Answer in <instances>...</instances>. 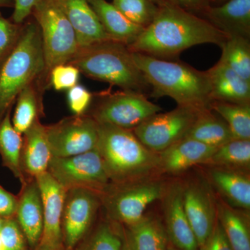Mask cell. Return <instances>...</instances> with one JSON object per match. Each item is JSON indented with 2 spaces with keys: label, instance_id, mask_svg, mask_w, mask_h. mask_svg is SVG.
Listing matches in <instances>:
<instances>
[{
  "label": "cell",
  "instance_id": "836d02e7",
  "mask_svg": "<svg viewBox=\"0 0 250 250\" xmlns=\"http://www.w3.org/2000/svg\"><path fill=\"white\" fill-rule=\"evenodd\" d=\"M0 237L4 250H27V239L15 217L3 218Z\"/></svg>",
  "mask_w": 250,
  "mask_h": 250
},
{
  "label": "cell",
  "instance_id": "60d3db41",
  "mask_svg": "<svg viewBox=\"0 0 250 250\" xmlns=\"http://www.w3.org/2000/svg\"><path fill=\"white\" fill-rule=\"evenodd\" d=\"M39 0H14V11L12 21L16 24H22L29 15L32 14L34 6Z\"/></svg>",
  "mask_w": 250,
  "mask_h": 250
},
{
  "label": "cell",
  "instance_id": "ba28073f",
  "mask_svg": "<svg viewBox=\"0 0 250 250\" xmlns=\"http://www.w3.org/2000/svg\"><path fill=\"white\" fill-rule=\"evenodd\" d=\"M165 187L159 182L111 184L101 195L102 206L111 221L130 227L140 221L148 206L161 198Z\"/></svg>",
  "mask_w": 250,
  "mask_h": 250
},
{
  "label": "cell",
  "instance_id": "f35d334b",
  "mask_svg": "<svg viewBox=\"0 0 250 250\" xmlns=\"http://www.w3.org/2000/svg\"><path fill=\"white\" fill-rule=\"evenodd\" d=\"M156 4L165 3L173 5L194 14L205 13L210 6V0H153Z\"/></svg>",
  "mask_w": 250,
  "mask_h": 250
},
{
  "label": "cell",
  "instance_id": "7bdbcfd3",
  "mask_svg": "<svg viewBox=\"0 0 250 250\" xmlns=\"http://www.w3.org/2000/svg\"><path fill=\"white\" fill-rule=\"evenodd\" d=\"M33 250H66L64 246L61 247H51L45 245L39 244Z\"/></svg>",
  "mask_w": 250,
  "mask_h": 250
},
{
  "label": "cell",
  "instance_id": "6da1fadb",
  "mask_svg": "<svg viewBox=\"0 0 250 250\" xmlns=\"http://www.w3.org/2000/svg\"><path fill=\"white\" fill-rule=\"evenodd\" d=\"M228 37L196 14L161 3L152 22L128 47L133 52L174 60L193 46L210 43L220 47Z\"/></svg>",
  "mask_w": 250,
  "mask_h": 250
},
{
  "label": "cell",
  "instance_id": "7c38bea8",
  "mask_svg": "<svg viewBox=\"0 0 250 250\" xmlns=\"http://www.w3.org/2000/svg\"><path fill=\"white\" fill-rule=\"evenodd\" d=\"M102 206L101 195L84 188L67 190L62 209V242L73 250L89 231Z\"/></svg>",
  "mask_w": 250,
  "mask_h": 250
},
{
  "label": "cell",
  "instance_id": "ac0fdd59",
  "mask_svg": "<svg viewBox=\"0 0 250 250\" xmlns=\"http://www.w3.org/2000/svg\"><path fill=\"white\" fill-rule=\"evenodd\" d=\"M20 165L24 180L47 172L52 159L45 125L38 120L23 133Z\"/></svg>",
  "mask_w": 250,
  "mask_h": 250
},
{
  "label": "cell",
  "instance_id": "ffe728a7",
  "mask_svg": "<svg viewBox=\"0 0 250 250\" xmlns=\"http://www.w3.org/2000/svg\"><path fill=\"white\" fill-rule=\"evenodd\" d=\"M207 72L213 102L250 103V82L242 78L225 64L218 61Z\"/></svg>",
  "mask_w": 250,
  "mask_h": 250
},
{
  "label": "cell",
  "instance_id": "8992f818",
  "mask_svg": "<svg viewBox=\"0 0 250 250\" xmlns=\"http://www.w3.org/2000/svg\"><path fill=\"white\" fill-rule=\"evenodd\" d=\"M32 13L40 28L45 60V70L40 80L49 88L52 69L69 62L80 47L68 20L51 0H39Z\"/></svg>",
  "mask_w": 250,
  "mask_h": 250
},
{
  "label": "cell",
  "instance_id": "7a4b0ae2",
  "mask_svg": "<svg viewBox=\"0 0 250 250\" xmlns=\"http://www.w3.org/2000/svg\"><path fill=\"white\" fill-rule=\"evenodd\" d=\"M133 58L150 88L153 98L169 97L179 106L202 111L211 109L209 79L188 64L133 52Z\"/></svg>",
  "mask_w": 250,
  "mask_h": 250
},
{
  "label": "cell",
  "instance_id": "ab89813d",
  "mask_svg": "<svg viewBox=\"0 0 250 250\" xmlns=\"http://www.w3.org/2000/svg\"><path fill=\"white\" fill-rule=\"evenodd\" d=\"M17 200V195L8 191L0 185V218L15 217Z\"/></svg>",
  "mask_w": 250,
  "mask_h": 250
},
{
  "label": "cell",
  "instance_id": "74e56055",
  "mask_svg": "<svg viewBox=\"0 0 250 250\" xmlns=\"http://www.w3.org/2000/svg\"><path fill=\"white\" fill-rule=\"evenodd\" d=\"M199 250H233L218 220L209 237Z\"/></svg>",
  "mask_w": 250,
  "mask_h": 250
},
{
  "label": "cell",
  "instance_id": "7dc6e473",
  "mask_svg": "<svg viewBox=\"0 0 250 250\" xmlns=\"http://www.w3.org/2000/svg\"><path fill=\"white\" fill-rule=\"evenodd\" d=\"M0 250H4L2 248H0Z\"/></svg>",
  "mask_w": 250,
  "mask_h": 250
},
{
  "label": "cell",
  "instance_id": "bcb514c9",
  "mask_svg": "<svg viewBox=\"0 0 250 250\" xmlns=\"http://www.w3.org/2000/svg\"><path fill=\"white\" fill-rule=\"evenodd\" d=\"M0 248H2V243H1V237H0Z\"/></svg>",
  "mask_w": 250,
  "mask_h": 250
},
{
  "label": "cell",
  "instance_id": "5b68a950",
  "mask_svg": "<svg viewBox=\"0 0 250 250\" xmlns=\"http://www.w3.org/2000/svg\"><path fill=\"white\" fill-rule=\"evenodd\" d=\"M45 70L40 28L35 21L22 25L17 43L0 65V122L18 95Z\"/></svg>",
  "mask_w": 250,
  "mask_h": 250
},
{
  "label": "cell",
  "instance_id": "4dcf8cb0",
  "mask_svg": "<svg viewBox=\"0 0 250 250\" xmlns=\"http://www.w3.org/2000/svg\"><path fill=\"white\" fill-rule=\"evenodd\" d=\"M223 168L249 167L250 140L233 139L217 148L206 163Z\"/></svg>",
  "mask_w": 250,
  "mask_h": 250
},
{
  "label": "cell",
  "instance_id": "44dd1931",
  "mask_svg": "<svg viewBox=\"0 0 250 250\" xmlns=\"http://www.w3.org/2000/svg\"><path fill=\"white\" fill-rule=\"evenodd\" d=\"M205 19L227 35L250 36V0H229L219 6H209Z\"/></svg>",
  "mask_w": 250,
  "mask_h": 250
},
{
  "label": "cell",
  "instance_id": "f6af8a7d",
  "mask_svg": "<svg viewBox=\"0 0 250 250\" xmlns=\"http://www.w3.org/2000/svg\"><path fill=\"white\" fill-rule=\"evenodd\" d=\"M3 218H0V229H1V225H2Z\"/></svg>",
  "mask_w": 250,
  "mask_h": 250
},
{
  "label": "cell",
  "instance_id": "4fadbf2b",
  "mask_svg": "<svg viewBox=\"0 0 250 250\" xmlns=\"http://www.w3.org/2000/svg\"><path fill=\"white\" fill-rule=\"evenodd\" d=\"M43 207L44 226L39 244L63 246L62 220L66 190L48 172L36 177Z\"/></svg>",
  "mask_w": 250,
  "mask_h": 250
},
{
  "label": "cell",
  "instance_id": "484cf974",
  "mask_svg": "<svg viewBox=\"0 0 250 250\" xmlns=\"http://www.w3.org/2000/svg\"><path fill=\"white\" fill-rule=\"evenodd\" d=\"M11 111L9 110L0 122V156L4 167H7L13 174L24 181L20 165L22 136L14 129L11 121Z\"/></svg>",
  "mask_w": 250,
  "mask_h": 250
},
{
  "label": "cell",
  "instance_id": "277c9868",
  "mask_svg": "<svg viewBox=\"0 0 250 250\" xmlns=\"http://www.w3.org/2000/svg\"><path fill=\"white\" fill-rule=\"evenodd\" d=\"M67 63L88 78L122 90L150 95L149 85L135 62L132 52L122 42L109 40L80 47Z\"/></svg>",
  "mask_w": 250,
  "mask_h": 250
},
{
  "label": "cell",
  "instance_id": "9a60e30c",
  "mask_svg": "<svg viewBox=\"0 0 250 250\" xmlns=\"http://www.w3.org/2000/svg\"><path fill=\"white\" fill-rule=\"evenodd\" d=\"M63 13L76 34L79 47L112 40L87 0H51Z\"/></svg>",
  "mask_w": 250,
  "mask_h": 250
},
{
  "label": "cell",
  "instance_id": "d4e9b609",
  "mask_svg": "<svg viewBox=\"0 0 250 250\" xmlns=\"http://www.w3.org/2000/svg\"><path fill=\"white\" fill-rule=\"evenodd\" d=\"M184 138L218 148L233 139L228 125L211 109L200 111Z\"/></svg>",
  "mask_w": 250,
  "mask_h": 250
},
{
  "label": "cell",
  "instance_id": "c3c4849f",
  "mask_svg": "<svg viewBox=\"0 0 250 250\" xmlns=\"http://www.w3.org/2000/svg\"><path fill=\"white\" fill-rule=\"evenodd\" d=\"M170 250H177V249H171Z\"/></svg>",
  "mask_w": 250,
  "mask_h": 250
},
{
  "label": "cell",
  "instance_id": "2e32d148",
  "mask_svg": "<svg viewBox=\"0 0 250 250\" xmlns=\"http://www.w3.org/2000/svg\"><path fill=\"white\" fill-rule=\"evenodd\" d=\"M183 203L188 220L200 248L209 237L216 223L214 205L208 192L197 185L183 189Z\"/></svg>",
  "mask_w": 250,
  "mask_h": 250
},
{
  "label": "cell",
  "instance_id": "30bf717a",
  "mask_svg": "<svg viewBox=\"0 0 250 250\" xmlns=\"http://www.w3.org/2000/svg\"><path fill=\"white\" fill-rule=\"evenodd\" d=\"M45 132L52 157L78 155L98 146V123L87 113L65 117L45 125Z\"/></svg>",
  "mask_w": 250,
  "mask_h": 250
},
{
  "label": "cell",
  "instance_id": "e575fe53",
  "mask_svg": "<svg viewBox=\"0 0 250 250\" xmlns=\"http://www.w3.org/2000/svg\"><path fill=\"white\" fill-rule=\"evenodd\" d=\"M80 76V70L71 64L57 65L49 72V86L57 91L70 89L77 84Z\"/></svg>",
  "mask_w": 250,
  "mask_h": 250
},
{
  "label": "cell",
  "instance_id": "8fae6325",
  "mask_svg": "<svg viewBox=\"0 0 250 250\" xmlns=\"http://www.w3.org/2000/svg\"><path fill=\"white\" fill-rule=\"evenodd\" d=\"M200 112L178 106L172 111L151 116L132 131L149 150L159 154L184 138Z\"/></svg>",
  "mask_w": 250,
  "mask_h": 250
},
{
  "label": "cell",
  "instance_id": "7402d4cb",
  "mask_svg": "<svg viewBox=\"0 0 250 250\" xmlns=\"http://www.w3.org/2000/svg\"><path fill=\"white\" fill-rule=\"evenodd\" d=\"M112 40L129 46L136 40L144 28L134 24L106 0H87Z\"/></svg>",
  "mask_w": 250,
  "mask_h": 250
},
{
  "label": "cell",
  "instance_id": "9c48e42d",
  "mask_svg": "<svg viewBox=\"0 0 250 250\" xmlns=\"http://www.w3.org/2000/svg\"><path fill=\"white\" fill-rule=\"evenodd\" d=\"M47 172L66 191L84 188L102 195L111 184L97 148L69 157H52Z\"/></svg>",
  "mask_w": 250,
  "mask_h": 250
},
{
  "label": "cell",
  "instance_id": "d6986e66",
  "mask_svg": "<svg viewBox=\"0 0 250 250\" xmlns=\"http://www.w3.org/2000/svg\"><path fill=\"white\" fill-rule=\"evenodd\" d=\"M216 149L195 140L183 138L159 153V167L169 173H179L192 166L206 164Z\"/></svg>",
  "mask_w": 250,
  "mask_h": 250
},
{
  "label": "cell",
  "instance_id": "f1b7e54d",
  "mask_svg": "<svg viewBox=\"0 0 250 250\" xmlns=\"http://www.w3.org/2000/svg\"><path fill=\"white\" fill-rule=\"evenodd\" d=\"M220 48L222 55L219 61L250 82V38L229 36Z\"/></svg>",
  "mask_w": 250,
  "mask_h": 250
},
{
  "label": "cell",
  "instance_id": "603a6c76",
  "mask_svg": "<svg viewBox=\"0 0 250 250\" xmlns=\"http://www.w3.org/2000/svg\"><path fill=\"white\" fill-rule=\"evenodd\" d=\"M47 89L40 79L26 86L18 95L13 116L14 129L22 134L38 120L45 116L42 95Z\"/></svg>",
  "mask_w": 250,
  "mask_h": 250
},
{
  "label": "cell",
  "instance_id": "83f0119b",
  "mask_svg": "<svg viewBox=\"0 0 250 250\" xmlns=\"http://www.w3.org/2000/svg\"><path fill=\"white\" fill-rule=\"evenodd\" d=\"M219 223L233 250H250L249 223L246 217L225 204H219Z\"/></svg>",
  "mask_w": 250,
  "mask_h": 250
},
{
  "label": "cell",
  "instance_id": "b9f144b4",
  "mask_svg": "<svg viewBox=\"0 0 250 250\" xmlns=\"http://www.w3.org/2000/svg\"><path fill=\"white\" fill-rule=\"evenodd\" d=\"M121 238L123 242L122 250H136L128 229L123 230Z\"/></svg>",
  "mask_w": 250,
  "mask_h": 250
},
{
  "label": "cell",
  "instance_id": "f546056e",
  "mask_svg": "<svg viewBox=\"0 0 250 250\" xmlns=\"http://www.w3.org/2000/svg\"><path fill=\"white\" fill-rule=\"evenodd\" d=\"M229 128L233 139L250 140V104L213 101L210 106Z\"/></svg>",
  "mask_w": 250,
  "mask_h": 250
},
{
  "label": "cell",
  "instance_id": "1f68e13d",
  "mask_svg": "<svg viewBox=\"0 0 250 250\" xmlns=\"http://www.w3.org/2000/svg\"><path fill=\"white\" fill-rule=\"evenodd\" d=\"M121 235L113 225L103 222L89 236L84 237L75 247L76 250H122ZM74 249V250H75Z\"/></svg>",
  "mask_w": 250,
  "mask_h": 250
},
{
  "label": "cell",
  "instance_id": "ee69618b",
  "mask_svg": "<svg viewBox=\"0 0 250 250\" xmlns=\"http://www.w3.org/2000/svg\"><path fill=\"white\" fill-rule=\"evenodd\" d=\"M14 4V0H0V7H11Z\"/></svg>",
  "mask_w": 250,
  "mask_h": 250
},
{
  "label": "cell",
  "instance_id": "e0dca14e",
  "mask_svg": "<svg viewBox=\"0 0 250 250\" xmlns=\"http://www.w3.org/2000/svg\"><path fill=\"white\" fill-rule=\"evenodd\" d=\"M166 231L169 241L178 250H199L198 242L184 210L183 188H171L165 202Z\"/></svg>",
  "mask_w": 250,
  "mask_h": 250
},
{
  "label": "cell",
  "instance_id": "d6a6232c",
  "mask_svg": "<svg viewBox=\"0 0 250 250\" xmlns=\"http://www.w3.org/2000/svg\"><path fill=\"white\" fill-rule=\"evenodd\" d=\"M112 4L129 21L144 29L151 24L158 11L153 0H113Z\"/></svg>",
  "mask_w": 250,
  "mask_h": 250
},
{
  "label": "cell",
  "instance_id": "8d00e7d4",
  "mask_svg": "<svg viewBox=\"0 0 250 250\" xmlns=\"http://www.w3.org/2000/svg\"><path fill=\"white\" fill-rule=\"evenodd\" d=\"M93 95L83 85L77 84L68 90L67 103L74 115L84 114L91 104Z\"/></svg>",
  "mask_w": 250,
  "mask_h": 250
},
{
  "label": "cell",
  "instance_id": "3957f363",
  "mask_svg": "<svg viewBox=\"0 0 250 250\" xmlns=\"http://www.w3.org/2000/svg\"><path fill=\"white\" fill-rule=\"evenodd\" d=\"M98 125L99 154L112 184L139 182L159 167V155L146 147L132 130Z\"/></svg>",
  "mask_w": 250,
  "mask_h": 250
},
{
  "label": "cell",
  "instance_id": "4316f807",
  "mask_svg": "<svg viewBox=\"0 0 250 250\" xmlns=\"http://www.w3.org/2000/svg\"><path fill=\"white\" fill-rule=\"evenodd\" d=\"M136 250H167L165 227L153 215H146L140 221L128 227Z\"/></svg>",
  "mask_w": 250,
  "mask_h": 250
},
{
  "label": "cell",
  "instance_id": "5bb4252c",
  "mask_svg": "<svg viewBox=\"0 0 250 250\" xmlns=\"http://www.w3.org/2000/svg\"><path fill=\"white\" fill-rule=\"evenodd\" d=\"M17 195L15 218L31 248L40 243L44 226L43 207L40 189L36 178L24 179Z\"/></svg>",
  "mask_w": 250,
  "mask_h": 250
},
{
  "label": "cell",
  "instance_id": "cb8c5ba5",
  "mask_svg": "<svg viewBox=\"0 0 250 250\" xmlns=\"http://www.w3.org/2000/svg\"><path fill=\"white\" fill-rule=\"evenodd\" d=\"M210 177L219 192L231 205L243 209L250 208V179L234 169L218 167L210 171Z\"/></svg>",
  "mask_w": 250,
  "mask_h": 250
},
{
  "label": "cell",
  "instance_id": "52a82bcc",
  "mask_svg": "<svg viewBox=\"0 0 250 250\" xmlns=\"http://www.w3.org/2000/svg\"><path fill=\"white\" fill-rule=\"evenodd\" d=\"M97 103L87 111L99 124H109L132 130L145 121L160 113L161 108L149 101L147 95L122 90L94 95Z\"/></svg>",
  "mask_w": 250,
  "mask_h": 250
},
{
  "label": "cell",
  "instance_id": "d590c367",
  "mask_svg": "<svg viewBox=\"0 0 250 250\" xmlns=\"http://www.w3.org/2000/svg\"><path fill=\"white\" fill-rule=\"evenodd\" d=\"M22 27V24L6 19L0 13V65L17 43Z\"/></svg>",
  "mask_w": 250,
  "mask_h": 250
}]
</instances>
